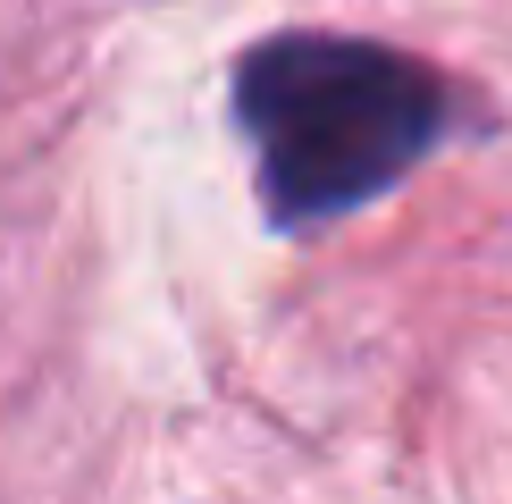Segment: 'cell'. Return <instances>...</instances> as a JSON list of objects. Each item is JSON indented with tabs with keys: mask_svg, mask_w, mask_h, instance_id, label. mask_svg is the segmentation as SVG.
Instances as JSON below:
<instances>
[{
	"mask_svg": "<svg viewBox=\"0 0 512 504\" xmlns=\"http://www.w3.org/2000/svg\"><path fill=\"white\" fill-rule=\"evenodd\" d=\"M227 110L252 152L261 219L277 236H311L387 202L445 143L471 135V93L420 51L370 34L294 26L252 42L227 76Z\"/></svg>",
	"mask_w": 512,
	"mask_h": 504,
	"instance_id": "cell-1",
	"label": "cell"
}]
</instances>
